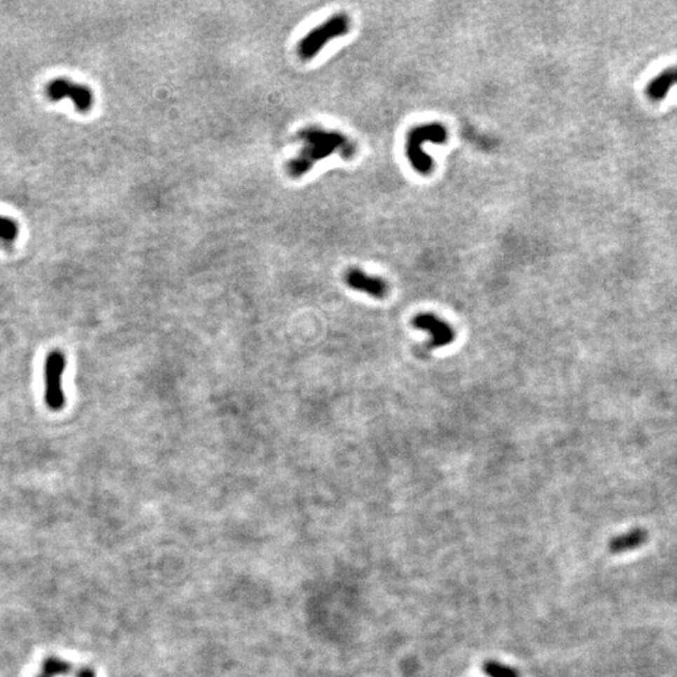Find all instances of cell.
<instances>
[{
  "instance_id": "cell-1",
  "label": "cell",
  "mask_w": 677,
  "mask_h": 677,
  "mask_svg": "<svg viewBox=\"0 0 677 677\" xmlns=\"http://www.w3.org/2000/svg\"><path fill=\"white\" fill-rule=\"evenodd\" d=\"M302 148L299 154L290 159L286 171L293 178L305 176L319 161L339 154L345 159H353L356 154L354 142L339 130H329L320 127H307L297 133Z\"/></svg>"
},
{
  "instance_id": "cell-2",
  "label": "cell",
  "mask_w": 677,
  "mask_h": 677,
  "mask_svg": "<svg viewBox=\"0 0 677 677\" xmlns=\"http://www.w3.org/2000/svg\"><path fill=\"white\" fill-rule=\"evenodd\" d=\"M448 141V130L441 123H427L417 126L406 135V157L415 172L428 176L433 171L434 161L427 154L423 146L427 142L442 145Z\"/></svg>"
},
{
  "instance_id": "cell-3",
  "label": "cell",
  "mask_w": 677,
  "mask_h": 677,
  "mask_svg": "<svg viewBox=\"0 0 677 677\" xmlns=\"http://www.w3.org/2000/svg\"><path fill=\"white\" fill-rule=\"evenodd\" d=\"M351 20L345 13H337L326 19L324 23L310 30L297 44V55L302 60L315 58L325 46L339 36L348 34Z\"/></svg>"
},
{
  "instance_id": "cell-4",
  "label": "cell",
  "mask_w": 677,
  "mask_h": 677,
  "mask_svg": "<svg viewBox=\"0 0 677 677\" xmlns=\"http://www.w3.org/2000/svg\"><path fill=\"white\" fill-rule=\"evenodd\" d=\"M67 358L60 350H53L48 354L44 366V380L46 393L44 401L48 408L53 412L62 410L65 405V395L63 390V374H65Z\"/></svg>"
},
{
  "instance_id": "cell-5",
  "label": "cell",
  "mask_w": 677,
  "mask_h": 677,
  "mask_svg": "<svg viewBox=\"0 0 677 677\" xmlns=\"http://www.w3.org/2000/svg\"><path fill=\"white\" fill-rule=\"evenodd\" d=\"M46 93L48 98L54 102L69 98L79 112H88L95 102L93 93L88 87L72 82L67 78H57L52 81L48 84Z\"/></svg>"
},
{
  "instance_id": "cell-6",
  "label": "cell",
  "mask_w": 677,
  "mask_h": 677,
  "mask_svg": "<svg viewBox=\"0 0 677 677\" xmlns=\"http://www.w3.org/2000/svg\"><path fill=\"white\" fill-rule=\"evenodd\" d=\"M413 326L420 331H425L430 336L431 348H444L450 345L455 339L453 326L436 316V314H418L413 319Z\"/></svg>"
},
{
  "instance_id": "cell-7",
  "label": "cell",
  "mask_w": 677,
  "mask_h": 677,
  "mask_svg": "<svg viewBox=\"0 0 677 677\" xmlns=\"http://www.w3.org/2000/svg\"><path fill=\"white\" fill-rule=\"evenodd\" d=\"M344 280L350 289L369 295L374 299H384L389 293L388 283L384 279L368 275L366 272L356 267L349 269L345 272Z\"/></svg>"
},
{
  "instance_id": "cell-8",
  "label": "cell",
  "mask_w": 677,
  "mask_h": 677,
  "mask_svg": "<svg viewBox=\"0 0 677 677\" xmlns=\"http://www.w3.org/2000/svg\"><path fill=\"white\" fill-rule=\"evenodd\" d=\"M673 86H677V65L666 68L652 78L646 87V95L650 100H664Z\"/></svg>"
},
{
  "instance_id": "cell-9",
  "label": "cell",
  "mask_w": 677,
  "mask_h": 677,
  "mask_svg": "<svg viewBox=\"0 0 677 677\" xmlns=\"http://www.w3.org/2000/svg\"><path fill=\"white\" fill-rule=\"evenodd\" d=\"M648 539V530L642 528L631 530L627 533L612 538L608 543L610 552L615 554H624L632 549L641 547Z\"/></svg>"
},
{
  "instance_id": "cell-10",
  "label": "cell",
  "mask_w": 677,
  "mask_h": 677,
  "mask_svg": "<svg viewBox=\"0 0 677 677\" xmlns=\"http://www.w3.org/2000/svg\"><path fill=\"white\" fill-rule=\"evenodd\" d=\"M19 235L18 224L12 218L0 215V246L9 248Z\"/></svg>"
},
{
  "instance_id": "cell-11",
  "label": "cell",
  "mask_w": 677,
  "mask_h": 677,
  "mask_svg": "<svg viewBox=\"0 0 677 677\" xmlns=\"http://www.w3.org/2000/svg\"><path fill=\"white\" fill-rule=\"evenodd\" d=\"M483 671L488 677H519L517 670L509 666L503 665L498 661H487L483 665Z\"/></svg>"
}]
</instances>
